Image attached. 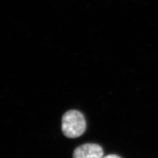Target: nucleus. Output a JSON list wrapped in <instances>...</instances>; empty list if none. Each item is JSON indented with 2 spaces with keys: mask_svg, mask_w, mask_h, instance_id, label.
I'll return each mask as SVG.
<instances>
[{
  "mask_svg": "<svg viewBox=\"0 0 158 158\" xmlns=\"http://www.w3.org/2000/svg\"><path fill=\"white\" fill-rule=\"evenodd\" d=\"M86 123L83 114L77 110L66 112L62 117V131L65 136L75 138L81 136L86 131Z\"/></svg>",
  "mask_w": 158,
  "mask_h": 158,
  "instance_id": "1",
  "label": "nucleus"
},
{
  "mask_svg": "<svg viewBox=\"0 0 158 158\" xmlns=\"http://www.w3.org/2000/svg\"><path fill=\"white\" fill-rule=\"evenodd\" d=\"M103 150L96 144H85L77 147L74 151V158H102Z\"/></svg>",
  "mask_w": 158,
  "mask_h": 158,
  "instance_id": "2",
  "label": "nucleus"
},
{
  "mask_svg": "<svg viewBox=\"0 0 158 158\" xmlns=\"http://www.w3.org/2000/svg\"><path fill=\"white\" fill-rule=\"evenodd\" d=\"M102 158H121V157L115 154H110V155L106 156V157H103Z\"/></svg>",
  "mask_w": 158,
  "mask_h": 158,
  "instance_id": "3",
  "label": "nucleus"
}]
</instances>
